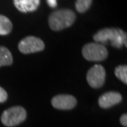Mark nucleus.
I'll use <instances>...</instances> for the list:
<instances>
[{
	"mask_svg": "<svg viewBox=\"0 0 127 127\" xmlns=\"http://www.w3.org/2000/svg\"><path fill=\"white\" fill-rule=\"evenodd\" d=\"M93 40L96 43L106 44L110 41L115 48H121L125 45L127 46L126 33L119 28H104L98 31L93 35Z\"/></svg>",
	"mask_w": 127,
	"mask_h": 127,
	"instance_id": "obj_1",
	"label": "nucleus"
},
{
	"mask_svg": "<svg viewBox=\"0 0 127 127\" xmlns=\"http://www.w3.org/2000/svg\"><path fill=\"white\" fill-rule=\"evenodd\" d=\"M76 19L75 13L69 9H60L49 17V26L53 31H61L71 27Z\"/></svg>",
	"mask_w": 127,
	"mask_h": 127,
	"instance_id": "obj_2",
	"label": "nucleus"
},
{
	"mask_svg": "<svg viewBox=\"0 0 127 127\" xmlns=\"http://www.w3.org/2000/svg\"><path fill=\"white\" fill-rule=\"evenodd\" d=\"M27 118V111L24 107L15 106L7 109L1 116V121L5 126L13 127L22 123Z\"/></svg>",
	"mask_w": 127,
	"mask_h": 127,
	"instance_id": "obj_3",
	"label": "nucleus"
},
{
	"mask_svg": "<svg viewBox=\"0 0 127 127\" xmlns=\"http://www.w3.org/2000/svg\"><path fill=\"white\" fill-rule=\"evenodd\" d=\"M83 56L88 61H102L108 56V50L99 43H88L82 49Z\"/></svg>",
	"mask_w": 127,
	"mask_h": 127,
	"instance_id": "obj_4",
	"label": "nucleus"
},
{
	"mask_svg": "<svg viewBox=\"0 0 127 127\" xmlns=\"http://www.w3.org/2000/svg\"><path fill=\"white\" fill-rule=\"evenodd\" d=\"M18 49L22 54H32V53L42 51L45 49V44L40 38L35 36H27L19 42Z\"/></svg>",
	"mask_w": 127,
	"mask_h": 127,
	"instance_id": "obj_5",
	"label": "nucleus"
},
{
	"mask_svg": "<svg viewBox=\"0 0 127 127\" xmlns=\"http://www.w3.org/2000/svg\"><path fill=\"white\" fill-rule=\"evenodd\" d=\"M106 79V71L103 66L95 64L88 70L87 73V81L91 88H99L102 87Z\"/></svg>",
	"mask_w": 127,
	"mask_h": 127,
	"instance_id": "obj_6",
	"label": "nucleus"
},
{
	"mask_svg": "<svg viewBox=\"0 0 127 127\" xmlns=\"http://www.w3.org/2000/svg\"><path fill=\"white\" fill-rule=\"evenodd\" d=\"M51 104L58 110H71L77 105V99L72 95L59 94L52 98Z\"/></svg>",
	"mask_w": 127,
	"mask_h": 127,
	"instance_id": "obj_7",
	"label": "nucleus"
},
{
	"mask_svg": "<svg viewBox=\"0 0 127 127\" xmlns=\"http://www.w3.org/2000/svg\"><path fill=\"white\" fill-rule=\"evenodd\" d=\"M122 101V96L117 92H108L101 95L98 99L100 107L106 109L117 105Z\"/></svg>",
	"mask_w": 127,
	"mask_h": 127,
	"instance_id": "obj_8",
	"label": "nucleus"
},
{
	"mask_svg": "<svg viewBox=\"0 0 127 127\" xmlns=\"http://www.w3.org/2000/svg\"><path fill=\"white\" fill-rule=\"evenodd\" d=\"M40 0H13V3L18 11L27 12L35 11L40 5Z\"/></svg>",
	"mask_w": 127,
	"mask_h": 127,
	"instance_id": "obj_9",
	"label": "nucleus"
},
{
	"mask_svg": "<svg viewBox=\"0 0 127 127\" xmlns=\"http://www.w3.org/2000/svg\"><path fill=\"white\" fill-rule=\"evenodd\" d=\"M13 62L12 53L7 48L0 46V67L11 65Z\"/></svg>",
	"mask_w": 127,
	"mask_h": 127,
	"instance_id": "obj_10",
	"label": "nucleus"
},
{
	"mask_svg": "<svg viewBox=\"0 0 127 127\" xmlns=\"http://www.w3.org/2000/svg\"><path fill=\"white\" fill-rule=\"evenodd\" d=\"M12 30V24L7 17L0 15V35H8Z\"/></svg>",
	"mask_w": 127,
	"mask_h": 127,
	"instance_id": "obj_11",
	"label": "nucleus"
},
{
	"mask_svg": "<svg viewBox=\"0 0 127 127\" xmlns=\"http://www.w3.org/2000/svg\"><path fill=\"white\" fill-rule=\"evenodd\" d=\"M115 75L121 82H123L125 84H127V66L126 65L117 66L115 69Z\"/></svg>",
	"mask_w": 127,
	"mask_h": 127,
	"instance_id": "obj_12",
	"label": "nucleus"
},
{
	"mask_svg": "<svg viewBox=\"0 0 127 127\" xmlns=\"http://www.w3.org/2000/svg\"><path fill=\"white\" fill-rule=\"evenodd\" d=\"M93 2V0H76L75 7L78 12L83 13L89 9Z\"/></svg>",
	"mask_w": 127,
	"mask_h": 127,
	"instance_id": "obj_13",
	"label": "nucleus"
},
{
	"mask_svg": "<svg viewBox=\"0 0 127 127\" xmlns=\"http://www.w3.org/2000/svg\"><path fill=\"white\" fill-rule=\"evenodd\" d=\"M7 99V93L2 87H0V103L4 102Z\"/></svg>",
	"mask_w": 127,
	"mask_h": 127,
	"instance_id": "obj_14",
	"label": "nucleus"
},
{
	"mask_svg": "<svg viewBox=\"0 0 127 127\" xmlns=\"http://www.w3.org/2000/svg\"><path fill=\"white\" fill-rule=\"evenodd\" d=\"M120 122L123 126H125V127L127 126V115L126 114H123V115L121 116Z\"/></svg>",
	"mask_w": 127,
	"mask_h": 127,
	"instance_id": "obj_15",
	"label": "nucleus"
},
{
	"mask_svg": "<svg viewBox=\"0 0 127 127\" xmlns=\"http://www.w3.org/2000/svg\"><path fill=\"white\" fill-rule=\"evenodd\" d=\"M48 5L50 7H57V0H46Z\"/></svg>",
	"mask_w": 127,
	"mask_h": 127,
	"instance_id": "obj_16",
	"label": "nucleus"
}]
</instances>
